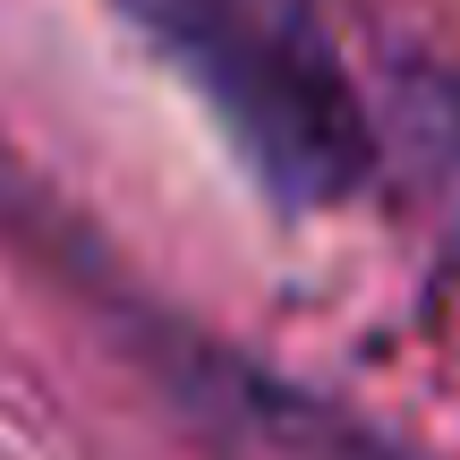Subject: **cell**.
Here are the masks:
<instances>
[{"mask_svg":"<svg viewBox=\"0 0 460 460\" xmlns=\"http://www.w3.org/2000/svg\"><path fill=\"white\" fill-rule=\"evenodd\" d=\"M128 9L205 77L214 111L281 197L324 205L367 180L376 128L307 0H128Z\"/></svg>","mask_w":460,"mask_h":460,"instance_id":"1","label":"cell"},{"mask_svg":"<svg viewBox=\"0 0 460 460\" xmlns=\"http://www.w3.org/2000/svg\"><path fill=\"white\" fill-rule=\"evenodd\" d=\"M384 146L401 154L410 188L427 197L435 230H444L452 256H460V77H444V68H401L393 102H384Z\"/></svg>","mask_w":460,"mask_h":460,"instance_id":"2","label":"cell"}]
</instances>
